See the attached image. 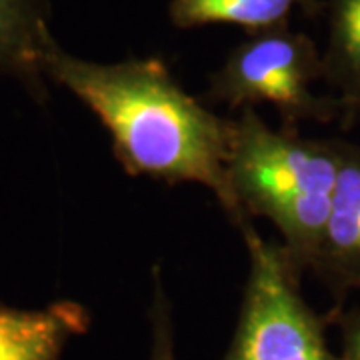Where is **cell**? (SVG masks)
Wrapping results in <instances>:
<instances>
[{"instance_id": "cell-5", "label": "cell", "mask_w": 360, "mask_h": 360, "mask_svg": "<svg viewBox=\"0 0 360 360\" xmlns=\"http://www.w3.org/2000/svg\"><path fill=\"white\" fill-rule=\"evenodd\" d=\"M312 272L338 298L360 288V144L354 142L345 141L333 208Z\"/></svg>"}, {"instance_id": "cell-6", "label": "cell", "mask_w": 360, "mask_h": 360, "mask_svg": "<svg viewBox=\"0 0 360 360\" xmlns=\"http://www.w3.org/2000/svg\"><path fill=\"white\" fill-rule=\"evenodd\" d=\"M89 326V310L75 300H58L44 309L0 302V360H60L68 342Z\"/></svg>"}, {"instance_id": "cell-11", "label": "cell", "mask_w": 360, "mask_h": 360, "mask_svg": "<svg viewBox=\"0 0 360 360\" xmlns=\"http://www.w3.org/2000/svg\"><path fill=\"white\" fill-rule=\"evenodd\" d=\"M340 360H360V312L345 321V352Z\"/></svg>"}, {"instance_id": "cell-8", "label": "cell", "mask_w": 360, "mask_h": 360, "mask_svg": "<svg viewBox=\"0 0 360 360\" xmlns=\"http://www.w3.org/2000/svg\"><path fill=\"white\" fill-rule=\"evenodd\" d=\"M295 11L307 16L324 13V0H170L168 16L176 28L234 25L252 37L288 26Z\"/></svg>"}, {"instance_id": "cell-10", "label": "cell", "mask_w": 360, "mask_h": 360, "mask_svg": "<svg viewBox=\"0 0 360 360\" xmlns=\"http://www.w3.org/2000/svg\"><path fill=\"white\" fill-rule=\"evenodd\" d=\"M150 352L148 360H176L172 307L162 283L160 266L153 269V302H150Z\"/></svg>"}, {"instance_id": "cell-7", "label": "cell", "mask_w": 360, "mask_h": 360, "mask_svg": "<svg viewBox=\"0 0 360 360\" xmlns=\"http://www.w3.org/2000/svg\"><path fill=\"white\" fill-rule=\"evenodd\" d=\"M52 40L49 0H0V77L20 82L39 103L49 94L42 56Z\"/></svg>"}, {"instance_id": "cell-3", "label": "cell", "mask_w": 360, "mask_h": 360, "mask_svg": "<svg viewBox=\"0 0 360 360\" xmlns=\"http://www.w3.org/2000/svg\"><path fill=\"white\" fill-rule=\"evenodd\" d=\"M316 80H324V66L314 40L281 26L234 46L210 75L208 98L231 110L270 104L281 116L283 129L298 130L307 120L342 118V104L336 96H319L312 90Z\"/></svg>"}, {"instance_id": "cell-4", "label": "cell", "mask_w": 360, "mask_h": 360, "mask_svg": "<svg viewBox=\"0 0 360 360\" xmlns=\"http://www.w3.org/2000/svg\"><path fill=\"white\" fill-rule=\"evenodd\" d=\"M236 229L250 269L236 330L222 360H340L326 347L322 321L300 295V274L283 245L264 240L250 219Z\"/></svg>"}, {"instance_id": "cell-9", "label": "cell", "mask_w": 360, "mask_h": 360, "mask_svg": "<svg viewBox=\"0 0 360 360\" xmlns=\"http://www.w3.org/2000/svg\"><path fill=\"white\" fill-rule=\"evenodd\" d=\"M328 40L322 52L324 82L342 104V129L360 115V0H324Z\"/></svg>"}, {"instance_id": "cell-1", "label": "cell", "mask_w": 360, "mask_h": 360, "mask_svg": "<svg viewBox=\"0 0 360 360\" xmlns=\"http://www.w3.org/2000/svg\"><path fill=\"white\" fill-rule=\"evenodd\" d=\"M42 72L101 120L129 176L200 184L219 198L234 226L248 219L234 202L226 172L232 118L191 96L160 56L92 63L52 40Z\"/></svg>"}, {"instance_id": "cell-2", "label": "cell", "mask_w": 360, "mask_h": 360, "mask_svg": "<svg viewBox=\"0 0 360 360\" xmlns=\"http://www.w3.org/2000/svg\"><path fill=\"white\" fill-rule=\"evenodd\" d=\"M345 141L272 129L255 108L232 118L229 184L238 210L269 219L296 272L314 269L333 208Z\"/></svg>"}]
</instances>
